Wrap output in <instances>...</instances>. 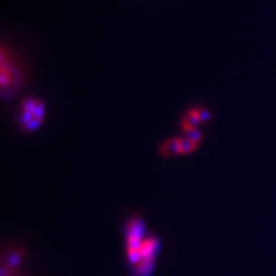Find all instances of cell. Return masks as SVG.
<instances>
[{"instance_id":"1","label":"cell","mask_w":276,"mask_h":276,"mask_svg":"<svg viewBox=\"0 0 276 276\" xmlns=\"http://www.w3.org/2000/svg\"><path fill=\"white\" fill-rule=\"evenodd\" d=\"M161 155L164 157H173L175 155H180V144H179V137L178 138H171L163 142L160 147Z\"/></svg>"},{"instance_id":"2","label":"cell","mask_w":276,"mask_h":276,"mask_svg":"<svg viewBox=\"0 0 276 276\" xmlns=\"http://www.w3.org/2000/svg\"><path fill=\"white\" fill-rule=\"evenodd\" d=\"M157 242L153 238H147L141 242L140 254L141 259H153L155 258V250Z\"/></svg>"},{"instance_id":"3","label":"cell","mask_w":276,"mask_h":276,"mask_svg":"<svg viewBox=\"0 0 276 276\" xmlns=\"http://www.w3.org/2000/svg\"><path fill=\"white\" fill-rule=\"evenodd\" d=\"M179 144H180V155H184V153H190L197 149L199 142L193 141L189 138H182L179 137Z\"/></svg>"},{"instance_id":"4","label":"cell","mask_w":276,"mask_h":276,"mask_svg":"<svg viewBox=\"0 0 276 276\" xmlns=\"http://www.w3.org/2000/svg\"><path fill=\"white\" fill-rule=\"evenodd\" d=\"M23 256H24L23 251H17L15 253L11 254L10 257H9V259H8V263H7L8 269H14V268H16L19 265L20 261L22 260Z\"/></svg>"},{"instance_id":"5","label":"cell","mask_w":276,"mask_h":276,"mask_svg":"<svg viewBox=\"0 0 276 276\" xmlns=\"http://www.w3.org/2000/svg\"><path fill=\"white\" fill-rule=\"evenodd\" d=\"M187 134V138L196 141V142H200V140L202 139V133L197 129V127L191 131H189Z\"/></svg>"}]
</instances>
